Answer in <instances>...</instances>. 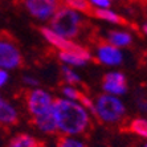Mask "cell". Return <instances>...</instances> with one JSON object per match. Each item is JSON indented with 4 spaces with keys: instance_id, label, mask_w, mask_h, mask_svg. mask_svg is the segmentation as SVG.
<instances>
[{
    "instance_id": "30bf717a",
    "label": "cell",
    "mask_w": 147,
    "mask_h": 147,
    "mask_svg": "<svg viewBox=\"0 0 147 147\" xmlns=\"http://www.w3.org/2000/svg\"><path fill=\"white\" fill-rule=\"evenodd\" d=\"M33 123L34 126H37L41 131L47 134H55L58 129L55 114H53V109L48 110L47 113L41 114V115L33 117Z\"/></svg>"
},
{
    "instance_id": "9a60e30c",
    "label": "cell",
    "mask_w": 147,
    "mask_h": 147,
    "mask_svg": "<svg viewBox=\"0 0 147 147\" xmlns=\"http://www.w3.org/2000/svg\"><path fill=\"white\" fill-rule=\"evenodd\" d=\"M65 4L68 5V8L73 11H81L89 16H93L94 8L89 0H65Z\"/></svg>"
},
{
    "instance_id": "44dd1931",
    "label": "cell",
    "mask_w": 147,
    "mask_h": 147,
    "mask_svg": "<svg viewBox=\"0 0 147 147\" xmlns=\"http://www.w3.org/2000/svg\"><path fill=\"white\" fill-rule=\"evenodd\" d=\"M90 3L96 4L98 7H102V8H107L110 7V0H89Z\"/></svg>"
},
{
    "instance_id": "d6986e66",
    "label": "cell",
    "mask_w": 147,
    "mask_h": 147,
    "mask_svg": "<svg viewBox=\"0 0 147 147\" xmlns=\"http://www.w3.org/2000/svg\"><path fill=\"white\" fill-rule=\"evenodd\" d=\"M62 76H64V80L66 81V84H69V85H76V84L81 82L78 76L74 72H72L69 68H62Z\"/></svg>"
},
{
    "instance_id": "5bb4252c",
    "label": "cell",
    "mask_w": 147,
    "mask_h": 147,
    "mask_svg": "<svg viewBox=\"0 0 147 147\" xmlns=\"http://www.w3.org/2000/svg\"><path fill=\"white\" fill-rule=\"evenodd\" d=\"M109 42L114 47H127V45L131 44V36L126 32L110 31Z\"/></svg>"
},
{
    "instance_id": "277c9868",
    "label": "cell",
    "mask_w": 147,
    "mask_h": 147,
    "mask_svg": "<svg viewBox=\"0 0 147 147\" xmlns=\"http://www.w3.org/2000/svg\"><path fill=\"white\" fill-rule=\"evenodd\" d=\"M52 101L48 93L44 90H25V102L29 113L33 117L41 115L52 109Z\"/></svg>"
},
{
    "instance_id": "cb8c5ba5",
    "label": "cell",
    "mask_w": 147,
    "mask_h": 147,
    "mask_svg": "<svg viewBox=\"0 0 147 147\" xmlns=\"http://www.w3.org/2000/svg\"><path fill=\"white\" fill-rule=\"evenodd\" d=\"M36 147H45V143H44V142H37Z\"/></svg>"
},
{
    "instance_id": "6da1fadb",
    "label": "cell",
    "mask_w": 147,
    "mask_h": 147,
    "mask_svg": "<svg viewBox=\"0 0 147 147\" xmlns=\"http://www.w3.org/2000/svg\"><path fill=\"white\" fill-rule=\"evenodd\" d=\"M57 127L66 134H80L89 125V117L85 109L77 102L56 98L52 101Z\"/></svg>"
},
{
    "instance_id": "7c38bea8",
    "label": "cell",
    "mask_w": 147,
    "mask_h": 147,
    "mask_svg": "<svg viewBox=\"0 0 147 147\" xmlns=\"http://www.w3.org/2000/svg\"><path fill=\"white\" fill-rule=\"evenodd\" d=\"M60 58L66 64H72V65H84L88 60H92L89 52L85 53H80V52H70V51H61L60 52Z\"/></svg>"
},
{
    "instance_id": "7a4b0ae2",
    "label": "cell",
    "mask_w": 147,
    "mask_h": 147,
    "mask_svg": "<svg viewBox=\"0 0 147 147\" xmlns=\"http://www.w3.org/2000/svg\"><path fill=\"white\" fill-rule=\"evenodd\" d=\"M81 17L77 12L68 7H60L53 13L51 20L52 31L62 37H76L81 29Z\"/></svg>"
},
{
    "instance_id": "ba28073f",
    "label": "cell",
    "mask_w": 147,
    "mask_h": 147,
    "mask_svg": "<svg viewBox=\"0 0 147 147\" xmlns=\"http://www.w3.org/2000/svg\"><path fill=\"white\" fill-rule=\"evenodd\" d=\"M40 32L42 33V36H44L51 44H53L56 48L61 49V51L80 52V53H85V52H88L85 48H82V47L74 44V42H72V41L66 40L65 37H62V36L57 34L56 32H53L52 29H49V28H40Z\"/></svg>"
},
{
    "instance_id": "4fadbf2b",
    "label": "cell",
    "mask_w": 147,
    "mask_h": 147,
    "mask_svg": "<svg viewBox=\"0 0 147 147\" xmlns=\"http://www.w3.org/2000/svg\"><path fill=\"white\" fill-rule=\"evenodd\" d=\"M93 17H97V19H102V20L110 21V23H115V24H121V25H129L126 19H123L122 16L114 13L113 11H109L106 8H102V9H98V8H94L93 11Z\"/></svg>"
},
{
    "instance_id": "5b68a950",
    "label": "cell",
    "mask_w": 147,
    "mask_h": 147,
    "mask_svg": "<svg viewBox=\"0 0 147 147\" xmlns=\"http://www.w3.org/2000/svg\"><path fill=\"white\" fill-rule=\"evenodd\" d=\"M24 65V60L21 57L16 45L5 38H0V66L5 69L21 68Z\"/></svg>"
},
{
    "instance_id": "603a6c76",
    "label": "cell",
    "mask_w": 147,
    "mask_h": 147,
    "mask_svg": "<svg viewBox=\"0 0 147 147\" xmlns=\"http://www.w3.org/2000/svg\"><path fill=\"white\" fill-rule=\"evenodd\" d=\"M24 82H27V84H31V85H36L37 84V81L33 78H24Z\"/></svg>"
},
{
    "instance_id": "e0dca14e",
    "label": "cell",
    "mask_w": 147,
    "mask_h": 147,
    "mask_svg": "<svg viewBox=\"0 0 147 147\" xmlns=\"http://www.w3.org/2000/svg\"><path fill=\"white\" fill-rule=\"evenodd\" d=\"M131 133H135L142 138L147 137V122L146 119H134L129 126Z\"/></svg>"
},
{
    "instance_id": "9c48e42d",
    "label": "cell",
    "mask_w": 147,
    "mask_h": 147,
    "mask_svg": "<svg viewBox=\"0 0 147 147\" xmlns=\"http://www.w3.org/2000/svg\"><path fill=\"white\" fill-rule=\"evenodd\" d=\"M102 86L110 94H122L127 89V80L122 73H107L102 80Z\"/></svg>"
},
{
    "instance_id": "3957f363",
    "label": "cell",
    "mask_w": 147,
    "mask_h": 147,
    "mask_svg": "<svg viewBox=\"0 0 147 147\" xmlns=\"http://www.w3.org/2000/svg\"><path fill=\"white\" fill-rule=\"evenodd\" d=\"M96 114L102 121L113 123L119 121L125 114V106L118 98L113 96H99L97 99Z\"/></svg>"
},
{
    "instance_id": "8fae6325",
    "label": "cell",
    "mask_w": 147,
    "mask_h": 147,
    "mask_svg": "<svg viewBox=\"0 0 147 147\" xmlns=\"http://www.w3.org/2000/svg\"><path fill=\"white\" fill-rule=\"evenodd\" d=\"M17 122L19 119H17L16 110L0 97V123L11 126V125H16Z\"/></svg>"
},
{
    "instance_id": "ffe728a7",
    "label": "cell",
    "mask_w": 147,
    "mask_h": 147,
    "mask_svg": "<svg viewBox=\"0 0 147 147\" xmlns=\"http://www.w3.org/2000/svg\"><path fill=\"white\" fill-rule=\"evenodd\" d=\"M62 93H64L65 96H68L69 98L76 99V101H78V97H80V94H81V92L73 89V88H64V89H62Z\"/></svg>"
},
{
    "instance_id": "8992f818",
    "label": "cell",
    "mask_w": 147,
    "mask_h": 147,
    "mask_svg": "<svg viewBox=\"0 0 147 147\" xmlns=\"http://www.w3.org/2000/svg\"><path fill=\"white\" fill-rule=\"evenodd\" d=\"M29 13L38 19H48L58 8L56 0H23Z\"/></svg>"
},
{
    "instance_id": "ac0fdd59",
    "label": "cell",
    "mask_w": 147,
    "mask_h": 147,
    "mask_svg": "<svg viewBox=\"0 0 147 147\" xmlns=\"http://www.w3.org/2000/svg\"><path fill=\"white\" fill-rule=\"evenodd\" d=\"M57 147H86L82 142L70 139L66 137H60L57 139Z\"/></svg>"
},
{
    "instance_id": "2e32d148",
    "label": "cell",
    "mask_w": 147,
    "mask_h": 147,
    "mask_svg": "<svg viewBox=\"0 0 147 147\" xmlns=\"http://www.w3.org/2000/svg\"><path fill=\"white\" fill-rule=\"evenodd\" d=\"M37 140L28 134H17L12 138L8 147H36Z\"/></svg>"
},
{
    "instance_id": "52a82bcc",
    "label": "cell",
    "mask_w": 147,
    "mask_h": 147,
    "mask_svg": "<svg viewBox=\"0 0 147 147\" xmlns=\"http://www.w3.org/2000/svg\"><path fill=\"white\" fill-rule=\"evenodd\" d=\"M97 51H98V62H103L107 65H117L122 61V53L119 49L111 45L109 41L99 40L97 44Z\"/></svg>"
},
{
    "instance_id": "7402d4cb",
    "label": "cell",
    "mask_w": 147,
    "mask_h": 147,
    "mask_svg": "<svg viewBox=\"0 0 147 147\" xmlns=\"http://www.w3.org/2000/svg\"><path fill=\"white\" fill-rule=\"evenodd\" d=\"M7 80H8V74L4 72V70H1V69H0V86L4 85V84L7 82Z\"/></svg>"
}]
</instances>
